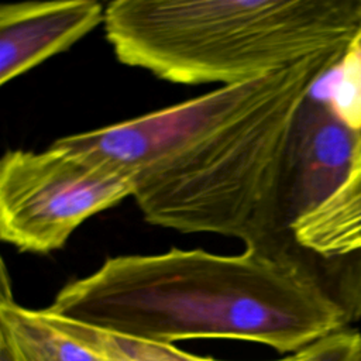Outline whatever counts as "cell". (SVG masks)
Masks as SVG:
<instances>
[{
  "label": "cell",
  "mask_w": 361,
  "mask_h": 361,
  "mask_svg": "<svg viewBox=\"0 0 361 361\" xmlns=\"http://www.w3.org/2000/svg\"><path fill=\"white\" fill-rule=\"evenodd\" d=\"M347 54L330 52L56 141L118 168L144 219L245 247L293 240L282 190L299 113Z\"/></svg>",
  "instance_id": "obj_1"
},
{
  "label": "cell",
  "mask_w": 361,
  "mask_h": 361,
  "mask_svg": "<svg viewBox=\"0 0 361 361\" xmlns=\"http://www.w3.org/2000/svg\"><path fill=\"white\" fill-rule=\"evenodd\" d=\"M45 310L144 341L233 338L295 354L361 319V251L323 257L293 238L237 255H120Z\"/></svg>",
  "instance_id": "obj_2"
},
{
  "label": "cell",
  "mask_w": 361,
  "mask_h": 361,
  "mask_svg": "<svg viewBox=\"0 0 361 361\" xmlns=\"http://www.w3.org/2000/svg\"><path fill=\"white\" fill-rule=\"evenodd\" d=\"M117 59L180 85H234L361 39V0H114Z\"/></svg>",
  "instance_id": "obj_3"
},
{
  "label": "cell",
  "mask_w": 361,
  "mask_h": 361,
  "mask_svg": "<svg viewBox=\"0 0 361 361\" xmlns=\"http://www.w3.org/2000/svg\"><path fill=\"white\" fill-rule=\"evenodd\" d=\"M128 196V176L89 152L58 141L41 152L10 149L0 161V238L23 252L48 254Z\"/></svg>",
  "instance_id": "obj_4"
},
{
  "label": "cell",
  "mask_w": 361,
  "mask_h": 361,
  "mask_svg": "<svg viewBox=\"0 0 361 361\" xmlns=\"http://www.w3.org/2000/svg\"><path fill=\"white\" fill-rule=\"evenodd\" d=\"M361 131L345 124L326 97L310 94L292 135L282 190L286 224L316 209L350 176Z\"/></svg>",
  "instance_id": "obj_5"
},
{
  "label": "cell",
  "mask_w": 361,
  "mask_h": 361,
  "mask_svg": "<svg viewBox=\"0 0 361 361\" xmlns=\"http://www.w3.org/2000/svg\"><path fill=\"white\" fill-rule=\"evenodd\" d=\"M96 0L17 1L0 6V83L66 51L104 21Z\"/></svg>",
  "instance_id": "obj_6"
},
{
  "label": "cell",
  "mask_w": 361,
  "mask_h": 361,
  "mask_svg": "<svg viewBox=\"0 0 361 361\" xmlns=\"http://www.w3.org/2000/svg\"><path fill=\"white\" fill-rule=\"evenodd\" d=\"M296 243L323 257L361 251V172L353 173L322 204L295 220Z\"/></svg>",
  "instance_id": "obj_7"
},
{
  "label": "cell",
  "mask_w": 361,
  "mask_h": 361,
  "mask_svg": "<svg viewBox=\"0 0 361 361\" xmlns=\"http://www.w3.org/2000/svg\"><path fill=\"white\" fill-rule=\"evenodd\" d=\"M0 343L16 361H106L99 353L55 327L42 310L0 299Z\"/></svg>",
  "instance_id": "obj_8"
},
{
  "label": "cell",
  "mask_w": 361,
  "mask_h": 361,
  "mask_svg": "<svg viewBox=\"0 0 361 361\" xmlns=\"http://www.w3.org/2000/svg\"><path fill=\"white\" fill-rule=\"evenodd\" d=\"M42 313L55 327L94 350L106 361H217L180 351L172 344L144 341L99 330L51 314L45 309ZM278 361H288V357Z\"/></svg>",
  "instance_id": "obj_9"
},
{
  "label": "cell",
  "mask_w": 361,
  "mask_h": 361,
  "mask_svg": "<svg viewBox=\"0 0 361 361\" xmlns=\"http://www.w3.org/2000/svg\"><path fill=\"white\" fill-rule=\"evenodd\" d=\"M357 44L331 71L336 80L326 99L345 124L361 131V49Z\"/></svg>",
  "instance_id": "obj_10"
},
{
  "label": "cell",
  "mask_w": 361,
  "mask_h": 361,
  "mask_svg": "<svg viewBox=\"0 0 361 361\" xmlns=\"http://www.w3.org/2000/svg\"><path fill=\"white\" fill-rule=\"evenodd\" d=\"M288 361H361V333L341 329L289 355Z\"/></svg>",
  "instance_id": "obj_11"
},
{
  "label": "cell",
  "mask_w": 361,
  "mask_h": 361,
  "mask_svg": "<svg viewBox=\"0 0 361 361\" xmlns=\"http://www.w3.org/2000/svg\"><path fill=\"white\" fill-rule=\"evenodd\" d=\"M0 361H16L10 348L3 343H0Z\"/></svg>",
  "instance_id": "obj_12"
},
{
  "label": "cell",
  "mask_w": 361,
  "mask_h": 361,
  "mask_svg": "<svg viewBox=\"0 0 361 361\" xmlns=\"http://www.w3.org/2000/svg\"><path fill=\"white\" fill-rule=\"evenodd\" d=\"M358 172H361V148H360V151H358V154L355 157V161H354V165H353V169H351L350 175L358 173Z\"/></svg>",
  "instance_id": "obj_13"
},
{
  "label": "cell",
  "mask_w": 361,
  "mask_h": 361,
  "mask_svg": "<svg viewBox=\"0 0 361 361\" xmlns=\"http://www.w3.org/2000/svg\"><path fill=\"white\" fill-rule=\"evenodd\" d=\"M357 45H358V48H360V49H361V39H360V41H358V44H357Z\"/></svg>",
  "instance_id": "obj_14"
}]
</instances>
